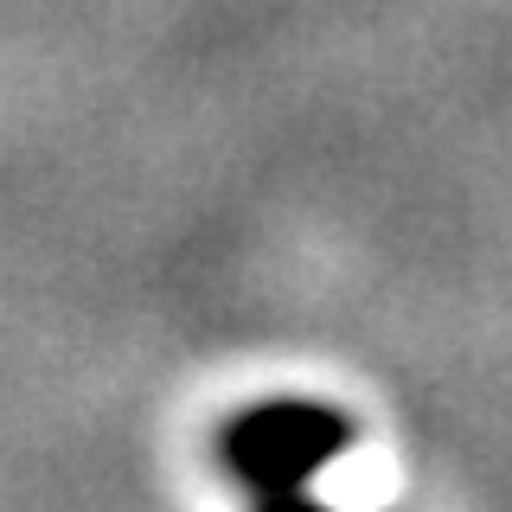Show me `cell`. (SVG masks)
Segmentation results:
<instances>
[{"instance_id":"cell-1","label":"cell","mask_w":512,"mask_h":512,"mask_svg":"<svg viewBox=\"0 0 512 512\" xmlns=\"http://www.w3.org/2000/svg\"><path fill=\"white\" fill-rule=\"evenodd\" d=\"M352 448V423L333 404L308 397H276V404L244 410L224 429V461L256 500H308V480L333 468Z\"/></svg>"}]
</instances>
